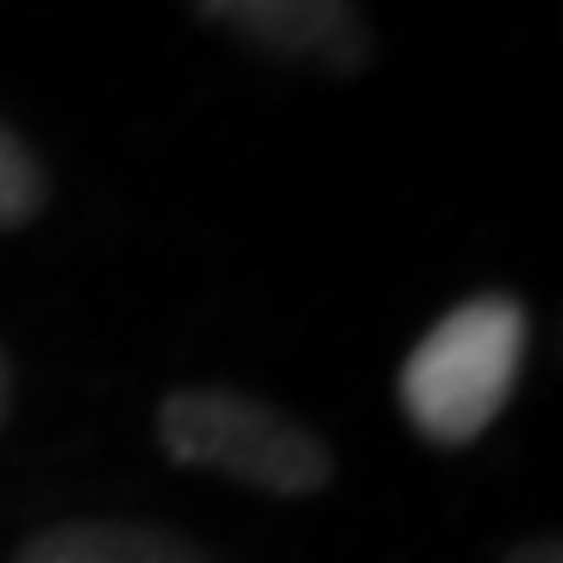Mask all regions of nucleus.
I'll list each match as a JSON object with an SVG mask.
<instances>
[{
	"label": "nucleus",
	"mask_w": 563,
	"mask_h": 563,
	"mask_svg": "<svg viewBox=\"0 0 563 563\" xmlns=\"http://www.w3.org/2000/svg\"><path fill=\"white\" fill-rule=\"evenodd\" d=\"M526 313L507 295L451 307L401 363V407L432 444H470L520 383Z\"/></svg>",
	"instance_id": "obj_1"
},
{
	"label": "nucleus",
	"mask_w": 563,
	"mask_h": 563,
	"mask_svg": "<svg viewBox=\"0 0 563 563\" xmlns=\"http://www.w3.org/2000/svg\"><path fill=\"white\" fill-rule=\"evenodd\" d=\"M163 451L195 470H220L263 495H313L332 483V451L301 420L276 407L225 395V388H188L163 401Z\"/></svg>",
	"instance_id": "obj_2"
},
{
	"label": "nucleus",
	"mask_w": 563,
	"mask_h": 563,
	"mask_svg": "<svg viewBox=\"0 0 563 563\" xmlns=\"http://www.w3.org/2000/svg\"><path fill=\"white\" fill-rule=\"evenodd\" d=\"M213 25L276 51V57H313L332 69L363 63V20L357 0H195Z\"/></svg>",
	"instance_id": "obj_3"
},
{
	"label": "nucleus",
	"mask_w": 563,
	"mask_h": 563,
	"mask_svg": "<svg viewBox=\"0 0 563 563\" xmlns=\"http://www.w3.org/2000/svg\"><path fill=\"white\" fill-rule=\"evenodd\" d=\"M13 563H207L169 532L151 526H120V520H81V526H51L25 544Z\"/></svg>",
	"instance_id": "obj_4"
},
{
	"label": "nucleus",
	"mask_w": 563,
	"mask_h": 563,
	"mask_svg": "<svg viewBox=\"0 0 563 563\" xmlns=\"http://www.w3.org/2000/svg\"><path fill=\"white\" fill-rule=\"evenodd\" d=\"M44 207V169L7 125H0V232L25 225Z\"/></svg>",
	"instance_id": "obj_5"
},
{
	"label": "nucleus",
	"mask_w": 563,
	"mask_h": 563,
	"mask_svg": "<svg viewBox=\"0 0 563 563\" xmlns=\"http://www.w3.org/2000/svg\"><path fill=\"white\" fill-rule=\"evenodd\" d=\"M507 563H563V551H558L551 539H544V544H520V551H514Z\"/></svg>",
	"instance_id": "obj_6"
},
{
	"label": "nucleus",
	"mask_w": 563,
	"mask_h": 563,
	"mask_svg": "<svg viewBox=\"0 0 563 563\" xmlns=\"http://www.w3.org/2000/svg\"><path fill=\"white\" fill-rule=\"evenodd\" d=\"M7 407H13V369H7V351H0V426H7Z\"/></svg>",
	"instance_id": "obj_7"
}]
</instances>
